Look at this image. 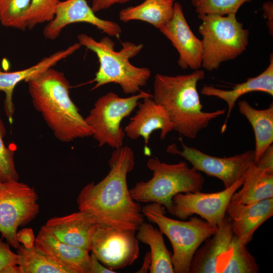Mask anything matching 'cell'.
<instances>
[{
	"label": "cell",
	"mask_w": 273,
	"mask_h": 273,
	"mask_svg": "<svg viewBox=\"0 0 273 273\" xmlns=\"http://www.w3.org/2000/svg\"><path fill=\"white\" fill-rule=\"evenodd\" d=\"M134 153L127 146L115 149L109 160L110 170L99 183L90 182L79 193V210L93 215L99 223L118 229L137 231L144 222L142 207L131 197L127 174L134 166Z\"/></svg>",
	"instance_id": "obj_1"
},
{
	"label": "cell",
	"mask_w": 273,
	"mask_h": 273,
	"mask_svg": "<svg viewBox=\"0 0 273 273\" xmlns=\"http://www.w3.org/2000/svg\"><path fill=\"white\" fill-rule=\"evenodd\" d=\"M26 82L34 109L57 140L68 143L92 136L90 128L70 97V83L62 72L52 67Z\"/></svg>",
	"instance_id": "obj_2"
},
{
	"label": "cell",
	"mask_w": 273,
	"mask_h": 273,
	"mask_svg": "<svg viewBox=\"0 0 273 273\" xmlns=\"http://www.w3.org/2000/svg\"><path fill=\"white\" fill-rule=\"evenodd\" d=\"M204 77V71L199 69L188 74H157L154 78L153 99L166 111L173 130L189 139H195L212 120L225 112V109L203 110L197 86Z\"/></svg>",
	"instance_id": "obj_3"
},
{
	"label": "cell",
	"mask_w": 273,
	"mask_h": 273,
	"mask_svg": "<svg viewBox=\"0 0 273 273\" xmlns=\"http://www.w3.org/2000/svg\"><path fill=\"white\" fill-rule=\"evenodd\" d=\"M78 42L96 54L99 67L93 81L92 88L96 89L109 83L119 85L126 94H133L141 91L150 77L151 71L147 67H139L131 64L130 59L138 55L143 48L142 43L130 41L122 43V48L114 50L115 43L109 37L100 40L84 33L77 35Z\"/></svg>",
	"instance_id": "obj_4"
},
{
	"label": "cell",
	"mask_w": 273,
	"mask_h": 273,
	"mask_svg": "<svg viewBox=\"0 0 273 273\" xmlns=\"http://www.w3.org/2000/svg\"><path fill=\"white\" fill-rule=\"evenodd\" d=\"M147 166L152 171L151 178L141 180L129 189L132 198L140 203L159 204L171 214L175 195L201 191L203 188L204 178L201 173L185 161L168 164L151 158Z\"/></svg>",
	"instance_id": "obj_5"
},
{
	"label": "cell",
	"mask_w": 273,
	"mask_h": 273,
	"mask_svg": "<svg viewBox=\"0 0 273 273\" xmlns=\"http://www.w3.org/2000/svg\"><path fill=\"white\" fill-rule=\"evenodd\" d=\"M202 36L201 67L208 71L241 55L249 43V32L239 22L236 14H199Z\"/></svg>",
	"instance_id": "obj_6"
},
{
	"label": "cell",
	"mask_w": 273,
	"mask_h": 273,
	"mask_svg": "<svg viewBox=\"0 0 273 273\" xmlns=\"http://www.w3.org/2000/svg\"><path fill=\"white\" fill-rule=\"evenodd\" d=\"M142 212L169 240L173 249L171 262L174 272L189 273L196 252L217 229L196 216L188 221L169 218L165 215L164 207L156 203L143 206Z\"/></svg>",
	"instance_id": "obj_7"
},
{
	"label": "cell",
	"mask_w": 273,
	"mask_h": 273,
	"mask_svg": "<svg viewBox=\"0 0 273 273\" xmlns=\"http://www.w3.org/2000/svg\"><path fill=\"white\" fill-rule=\"evenodd\" d=\"M148 97L152 95L143 90L126 98L110 92L96 101L84 119L99 147L108 145L115 149L123 146L125 133L121 122L138 106L140 100Z\"/></svg>",
	"instance_id": "obj_8"
},
{
	"label": "cell",
	"mask_w": 273,
	"mask_h": 273,
	"mask_svg": "<svg viewBox=\"0 0 273 273\" xmlns=\"http://www.w3.org/2000/svg\"><path fill=\"white\" fill-rule=\"evenodd\" d=\"M38 199L34 188L19 180L4 183L0 188V233L15 249L20 245L17 238L18 228L39 213Z\"/></svg>",
	"instance_id": "obj_9"
},
{
	"label": "cell",
	"mask_w": 273,
	"mask_h": 273,
	"mask_svg": "<svg viewBox=\"0 0 273 273\" xmlns=\"http://www.w3.org/2000/svg\"><path fill=\"white\" fill-rule=\"evenodd\" d=\"M135 231L99 224L93 233L90 251L107 268L115 270L130 266L140 254Z\"/></svg>",
	"instance_id": "obj_10"
},
{
	"label": "cell",
	"mask_w": 273,
	"mask_h": 273,
	"mask_svg": "<svg viewBox=\"0 0 273 273\" xmlns=\"http://www.w3.org/2000/svg\"><path fill=\"white\" fill-rule=\"evenodd\" d=\"M244 175L231 186L210 193L200 191L178 193L172 198L171 214L184 220L197 214L217 229L222 223L234 194L241 187Z\"/></svg>",
	"instance_id": "obj_11"
},
{
	"label": "cell",
	"mask_w": 273,
	"mask_h": 273,
	"mask_svg": "<svg viewBox=\"0 0 273 273\" xmlns=\"http://www.w3.org/2000/svg\"><path fill=\"white\" fill-rule=\"evenodd\" d=\"M180 141L182 151L178 150L175 145L173 144L168 147L167 151L182 156L196 170L219 179L225 188L231 186L243 177L249 165L254 162V150H247L229 157H217L187 146L181 139Z\"/></svg>",
	"instance_id": "obj_12"
},
{
	"label": "cell",
	"mask_w": 273,
	"mask_h": 273,
	"mask_svg": "<svg viewBox=\"0 0 273 273\" xmlns=\"http://www.w3.org/2000/svg\"><path fill=\"white\" fill-rule=\"evenodd\" d=\"M76 23L92 24L108 35L117 38L122 32L116 22L97 17L86 0H65L60 1L53 19L43 29V35L47 39L54 40L66 26Z\"/></svg>",
	"instance_id": "obj_13"
},
{
	"label": "cell",
	"mask_w": 273,
	"mask_h": 273,
	"mask_svg": "<svg viewBox=\"0 0 273 273\" xmlns=\"http://www.w3.org/2000/svg\"><path fill=\"white\" fill-rule=\"evenodd\" d=\"M231 221L226 214L214 234L204 241L202 247L198 249L193 258L190 272H222L233 254L235 234Z\"/></svg>",
	"instance_id": "obj_14"
},
{
	"label": "cell",
	"mask_w": 273,
	"mask_h": 273,
	"mask_svg": "<svg viewBox=\"0 0 273 273\" xmlns=\"http://www.w3.org/2000/svg\"><path fill=\"white\" fill-rule=\"evenodd\" d=\"M159 30L177 50V63L181 69L196 70L201 67V40L190 28L179 3H174L172 17Z\"/></svg>",
	"instance_id": "obj_15"
},
{
	"label": "cell",
	"mask_w": 273,
	"mask_h": 273,
	"mask_svg": "<svg viewBox=\"0 0 273 273\" xmlns=\"http://www.w3.org/2000/svg\"><path fill=\"white\" fill-rule=\"evenodd\" d=\"M138 104V110L125 127L126 135L131 139L142 137L145 143V154L150 155L147 145L151 134L155 130H160V139H164L173 130L170 117L163 107L156 103L152 97L143 98Z\"/></svg>",
	"instance_id": "obj_16"
},
{
	"label": "cell",
	"mask_w": 273,
	"mask_h": 273,
	"mask_svg": "<svg viewBox=\"0 0 273 273\" xmlns=\"http://www.w3.org/2000/svg\"><path fill=\"white\" fill-rule=\"evenodd\" d=\"M100 224L92 214L82 211L48 219L44 226L61 241L90 251L91 239Z\"/></svg>",
	"instance_id": "obj_17"
},
{
	"label": "cell",
	"mask_w": 273,
	"mask_h": 273,
	"mask_svg": "<svg viewBox=\"0 0 273 273\" xmlns=\"http://www.w3.org/2000/svg\"><path fill=\"white\" fill-rule=\"evenodd\" d=\"M81 46L78 42H75L66 49L44 57L35 65L23 70L7 72L0 68V91L3 92L5 95L4 110L10 123H12L15 113L13 96L16 86L20 82H26L53 67L61 60L73 54Z\"/></svg>",
	"instance_id": "obj_18"
},
{
	"label": "cell",
	"mask_w": 273,
	"mask_h": 273,
	"mask_svg": "<svg viewBox=\"0 0 273 273\" xmlns=\"http://www.w3.org/2000/svg\"><path fill=\"white\" fill-rule=\"evenodd\" d=\"M227 212L234 234L247 245L256 230L273 215V198L251 204L230 202Z\"/></svg>",
	"instance_id": "obj_19"
},
{
	"label": "cell",
	"mask_w": 273,
	"mask_h": 273,
	"mask_svg": "<svg viewBox=\"0 0 273 273\" xmlns=\"http://www.w3.org/2000/svg\"><path fill=\"white\" fill-rule=\"evenodd\" d=\"M35 246L74 273H89L90 251L61 241L44 225L38 232Z\"/></svg>",
	"instance_id": "obj_20"
},
{
	"label": "cell",
	"mask_w": 273,
	"mask_h": 273,
	"mask_svg": "<svg viewBox=\"0 0 273 273\" xmlns=\"http://www.w3.org/2000/svg\"><path fill=\"white\" fill-rule=\"evenodd\" d=\"M260 92L273 96V55H270L269 63L267 67L260 74L250 77L241 83L235 85L231 90H224L212 86L205 85L202 87L201 94L206 96H213L225 101L228 105V112L225 121L221 127V133L226 128V124L238 99L249 93Z\"/></svg>",
	"instance_id": "obj_21"
},
{
	"label": "cell",
	"mask_w": 273,
	"mask_h": 273,
	"mask_svg": "<svg viewBox=\"0 0 273 273\" xmlns=\"http://www.w3.org/2000/svg\"><path fill=\"white\" fill-rule=\"evenodd\" d=\"M241 187L234 194L231 202L251 204L273 198V172L259 167L253 162L244 174Z\"/></svg>",
	"instance_id": "obj_22"
},
{
	"label": "cell",
	"mask_w": 273,
	"mask_h": 273,
	"mask_svg": "<svg viewBox=\"0 0 273 273\" xmlns=\"http://www.w3.org/2000/svg\"><path fill=\"white\" fill-rule=\"evenodd\" d=\"M240 113L251 124L254 133V162H256L273 142V104L267 108L257 109L246 100L238 103Z\"/></svg>",
	"instance_id": "obj_23"
},
{
	"label": "cell",
	"mask_w": 273,
	"mask_h": 273,
	"mask_svg": "<svg viewBox=\"0 0 273 273\" xmlns=\"http://www.w3.org/2000/svg\"><path fill=\"white\" fill-rule=\"evenodd\" d=\"M175 2V0H145L138 5L121 10L119 19L123 22L144 21L159 29L172 17Z\"/></svg>",
	"instance_id": "obj_24"
},
{
	"label": "cell",
	"mask_w": 273,
	"mask_h": 273,
	"mask_svg": "<svg viewBox=\"0 0 273 273\" xmlns=\"http://www.w3.org/2000/svg\"><path fill=\"white\" fill-rule=\"evenodd\" d=\"M136 238L150 248L151 273H173L171 254L167 250L163 233L149 223L143 222L137 230Z\"/></svg>",
	"instance_id": "obj_25"
},
{
	"label": "cell",
	"mask_w": 273,
	"mask_h": 273,
	"mask_svg": "<svg viewBox=\"0 0 273 273\" xmlns=\"http://www.w3.org/2000/svg\"><path fill=\"white\" fill-rule=\"evenodd\" d=\"M17 249L21 273H74L35 245L29 248L20 245Z\"/></svg>",
	"instance_id": "obj_26"
},
{
	"label": "cell",
	"mask_w": 273,
	"mask_h": 273,
	"mask_svg": "<svg viewBox=\"0 0 273 273\" xmlns=\"http://www.w3.org/2000/svg\"><path fill=\"white\" fill-rule=\"evenodd\" d=\"M259 267L255 257L249 252L246 245L235 235L233 242V254L223 273H258Z\"/></svg>",
	"instance_id": "obj_27"
},
{
	"label": "cell",
	"mask_w": 273,
	"mask_h": 273,
	"mask_svg": "<svg viewBox=\"0 0 273 273\" xmlns=\"http://www.w3.org/2000/svg\"><path fill=\"white\" fill-rule=\"evenodd\" d=\"M31 0H0V22L4 26L24 30V17Z\"/></svg>",
	"instance_id": "obj_28"
},
{
	"label": "cell",
	"mask_w": 273,
	"mask_h": 273,
	"mask_svg": "<svg viewBox=\"0 0 273 273\" xmlns=\"http://www.w3.org/2000/svg\"><path fill=\"white\" fill-rule=\"evenodd\" d=\"M60 0H31L29 9L24 17L26 28L52 21Z\"/></svg>",
	"instance_id": "obj_29"
},
{
	"label": "cell",
	"mask_w": 273,
	"mask_h": 273,
	"mask_svg": "<svg viewBox=\"0 0 273 273\" xmlns=\"http://www.w3.org/2000/svg\"><path fill=\"white\" fill-rule=\"evenodd\" d=\"M252 0H192L195 11L199 14L227 15L236 14L245 3Z\"/></svg>",
	"instance_id": "obj_30"
},
{
	"label": "cell",
	"mask_w": 273,
	"mask_h": 273,
	"mask_svg": "<svg viewBox=\"0 0 273 273\" xmlns=\"http://www.w3.org/2000/svg\"><path fill=\"white\" fill-rule=\"evenodd\" d=\"M7 133L6 127L1 118L0 107V183L19 180L14 159L15 152L10 147H7L4 138Z\"/></svg>",
	"instance_id": "obj_31"
},
{
	"label": "cell",
	"mask_w": 273,
	"mask_h": 273,
	"mask_svg": "<svg viewBox=\"0 0 273 273\" xmlns=\"http://www.w3.org/2000/svg\"><path fill=\"white\" fill-rule=\"evenodd\" d=\"M18 263L19 255L0 239V273H21Z\"/></svg>",
	"instance_id": "obj_32"
},
{
	"label": "cell",
	"mask_w": 273,
	"mask_h": 273,
	"mask_svg": "<svg viewBox=\"0 0 273 273\" xmlns=\"http://www.w3.org/2000/svg\"><path fill=\"white\" fill-rule=\"evenodd\" d=\"M17 238L18 242L26 248H31L35 245L36 237L31 228H23L17 232Z\"/></svg>",
	"instance_id": "obj_33"
},
{
	"label": "cell",
	"mask_w": 273,
	"mask_h": 273,
	"mask_svg": "<svg viewBox=\"0 0 273 273\" xmlns=\"http://www.w3.org/2000/svg\"><path fill=\"white\" fill-rule=\"evenodd\" d=\"M254 163L259 167L273 172L272 145L270 146L260 157L259 160Z\"/></svg>",
	"instance_id": "obj_34"
},
{
	"label": "cell",
	"mask_w": 273,
	"mask_h": 273,
	"mask_svg": "<svg viewBox=\"0 0 273 273\" xmlns=\"http://www.w3.org/2000/svg\"><path fill=\"white\" fill-rule=\"evenodd\" d=\"M131 0H91V7L95 13L106 10L116 4H124Z\"/></svg>",
	"instance_id": "obj_35"
},
{
	"label": "cell",
	"mask_w": 273,
	"mask_h": 273,
	"mask_svg": "<svg viewBox=\"0 0 273 273\" xmlns=\"http://www.w3.org/2000/svg\"><path fill=\"white\" fill-rule=\"evenodd\" d=\"M263 16L266 19V24L270 35H273V3L271 1L265 2L262 5Z\"/></svg>",
	"instance_id": "obj_36"
},
{
	"label": "cell",
	"mask_w": 273,
	"mask_h": 273,
	"mask_svg": "<svg viewBox=\"0 0 273 273\" xmlns=\"http://www.w3.org/2000/svg\"><path fill=\"white\" fill-rule=\"evenodd\" d=\"M116 271L111 270L104 265L97 259L93 252L90 255V271L89 273H115Z\"/></svg>",
	"instance_id": "obj_37"
},
{
	"label": "cell",
	"mask_w": 273,
	"mask_h": 273,
	"mask_svg": "<svg viewBox=\"0 0 273 273\" xmlns=\"http://www.w3.org/2000/svg\"><path fill=\"white\" fill-rule=\"evenodd\" d=\"M3 183H0V188L2 187Z\"/></svg>",
	"instance_id": "obj_38"
}]
</instances>
